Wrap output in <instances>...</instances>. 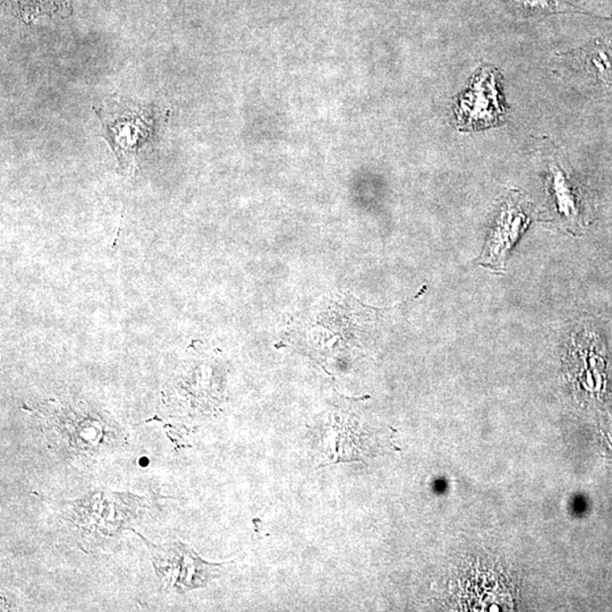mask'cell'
<instances>
[{
  "label": "cell",
  "mask_w": 612,
  "mask_h": 612,
  "mask_svg": "<svg viewBox=\"0 0 612 612\" xmlns=\"http://www.w3.org/2000/svg\"><path fill=\"white\" fill-rule=\"evenodd\" d=\"M47 438L69 458H97L123 441L115 422L86 408L51 406L44 413Z\"/></svg>",
  "instance_id": "6da1fadb"
},
{
  "label": "cell",
  "mask_w": 612,
  "mask_h": 612,
  "mask_svg": "<svg viewBox=\"0 0 612 612\" xmlns=\"http://www.w3.org/2000/svg\"><path fill=\"white\" fill-rule=\"evenodd\" d=\"M533 215L532 204L525 196L519 191L508 193L492 218L478 264L496 274L504 273L509 253L532 223Z\"/></svg>",
  "instance_id": "7a4b0ae2"
},
{
  "label": "cell",
  "mask_w": 612,
  "mask_h": 612,
  "mask_svg": "<svg viewBox=\"0 0 612 612\" xmlns=\"http://www.w3.org/2000/svg\"><path fill=\"white\" fill-rule=\"evenodd\" d=\"M459 130L491 129L505 121V108L499 91V74L492 68L476 72L454 109Z\"/></svg>",
  "instance_id": "3957f363"
},
{
  "label": "cell",
  "mask_w": 612,
  "mask_h": 612,
  "mask_svg": "<svg viewBox=\"0 0 612 612\" xmlns=\"http://www.w3.org/2000/svg\"><path fill=\"white\" fill-rule=\"evenodd\" d=\"M146 542L158 576L170 589L182 592L207 585L209 579L218 576L215 572L220 565L201 560L187 545L176 542L171 545L155 546Z\"/></svg>",
  "instance_id": "277c9868"
},
{
  "label": "cell",
  "mask_w": 612,
  "mask_h": 612,
  "mask_svg": "<svg viewBox=\"0 0 612 612\" xmlns=\"http://www.w3.org/2000/svg\"><path fill=\"white\" fill-rule=\"evenodd\" d=\"M96 112L101 119L105 139L122 163H132L139 147L149 142L155 133V117L150 109H127L115 114Z\"/></svg>",
  "instance_id": "5b68a950"
},
{
  "label": "cell",
  "mask_w": 612,
  "mask_h": 612,
  "mask_svg": "<svg viewBox=\"0 0 612 612\" xmlns=\"http://www.w3.org/2000/svg\"><path fill=\"white\" fill-rule=\"evenodd\" d=\"M546 185H548L553 211L560 225L569 229L581 226L579 225L581 223H579L577 192L560 166L550 167Z\"/></svg>",
  "instance_id": "8992f818"
},
{
  "label": "cell",
  "mask_w": 612,
  "mask_h": 612,
  "mask_svg": "<svg viewBox=\"0 0 612 612\" xmlns=\"http://www.w3.org/2000/svg\"><path fill=\"white\" fill-rule=\"evenodd\" d=\"M586 65L600 81L612 88V44L599 43L586 53Z\"/></svg>",
  "instance_id": "52a82bcc"
},
{
  "label": "cell",
  "mask_w": 612,
  "mask_h": 612,
  "mask_svg": "<svg viewBox=\"0 0 612 612\" xmlns=\"http://www.w3.org/2000/svg\"><path fill=\"white\" fill-rule=\"evenodd\" d=\"M511 5L529 14H558L567 12H577L569 4L562 0H506Z\"/></svg>",
  "instance_id": "ba28073f"
}]
</instances>
